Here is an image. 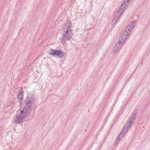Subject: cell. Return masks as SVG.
<instances>
[{
    "instance_id": "6da1fadb",
    "label": "cell",
    "mask_w": 150,
    "mask_h": 150,
    "mask_svg": "<svg viewBox=\"0 0 150 150\" xmlns=\"http://www.w3.org/2000/svg\"><path fill=\"white\" fill-rule=\"evenodd\" d=\"M136 21H133L126 28V30L124 31V32L123 33L120 38L119 39L118 42L114 47L112 51L113 53H116L120 51L121 48L125 43L127 39L129 37L131 32L133 31L134 28L136 24Z\"/></svg>"
},
{
    "instance_id": "7a4b0ae2",
    "label": "cell",
    "mask_w": 150,
    "mask_h": 150,
    "mask_svg": "<svg viewBox=\"0 0 150 150\" xmlns=\"http://www.w3.org/2000/svg\"><path fill=\"white\" fill-rule=\"evenodd\" d=\"M138 114V110H136L134 112L133 114L131 115V117L129 118L128 121L127 122V124L125 125V127L122 129V131H121L120 134L117 137V140H116V142H118L121 140L123 137L126 135V134L128 133L129 131L130 130L131 128L133 126V124L134 122L136 119L137 116Z\"/></svg>"
},
{
    "instance_id": "3957f363",
    "label": "cell",
    "mask_w": 150,
    "mask_h": 150,
    "mask_svg": "<svg viewBox=\"0 0 150 150\" xmlns=\"http://www.w3.org/2000/svg\"><path fill=\"white\" fill-rule=\"evenodd\" d=\"M33 99L30 98L26 101L25 105L23 109L20 111L19 113L17 115L16 118V121L17 122H20L23 120L29 114L32 105Z\"/></svg>"
},
{
    "instance_id": "277c9868",
    "label": "cell",
    "mask_w": 150,
    "mask_h": 150,
    "mask_svg": "<svg viewBox=\"0 0 150 150\" xmlns=\"http://www.w3.org/2000/svg\"><path fill=\"white\" fill-rule=\"evenodd\" d=\"M129 2H130L129 1H125L122 3V4H121L114 17L112 21V25H115L117 23L121 16H122V13L124 12L127 6H128Z\"/></svg>"
},
{
    "instance_id": "5b68a950",
    "label": "cell",
    "mask_w": 150,
    "mask_h": 150,
    "mask_svg": "<svg viewBox=\"0 0 150 150\" xmlns=\"http://www.w3.org/2000/svg\"><path fill=\"white\" fill-rule=\"evenodd\" d=\"M49 53L52 55L60 57H62L64 55L63 53L60 50H51L50 52H49Z\"/></svg>"
},
{
    "instance_id": "8992f818",
    "label": "cell",
    "mask_w": 150,
    "mask_h": 150,
    "mask_svg": "<svg viewBox=\"0 0 150 150\" xmlns=\"http://www.w3.org/2000/svg\"><path fill=\"white\" fill-rule=\"evenodd\" d=\"M71 29H70V27H69V26H68L67 29V31H66V32H65V33H64V35H63L64 38H69V35H70V33H71Z\"/></svg>"
},
{
    "instance_id": "52a82bcc",
    "label": "cell",
    "mask_w": 150,
    "mask_h": 150,
    "mask_svg": "<svg viewBox=\"0 0 150 150\" xmlns=\"http://www.w3.org/2000/svg\"><path fill=\"white\" fill-rule=\"evenodd\" d=\"M23 90L21 89L18 94V99L20 102H21L23 100Z\"/></svg>"
}]
</instances>
